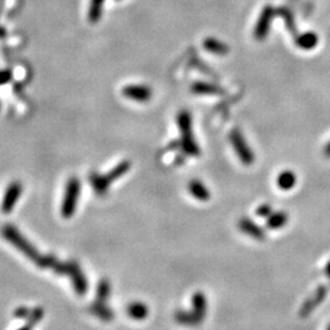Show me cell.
Instances as JSON below:
<instances>
[{"instance_id": "6da1fadb", "label": "cell", "mask_w": 330, "mask_h": 330, "mask_svg": "<svg viewBox=\"0 0 330 330\" xmlns=\"http://www.w3.org/2000/svg\"><path fill=\"white\" fill-rule=\"evenodd\" d=\"M4 236L8 238V241H10L14 246H16L21 252H24L27 257L31 258L33 262L41 268H52L53 270L57 271L58 274H62V275H69L73 281V285L79 295H85L87 292V280H86L85 274L82 273L81 268L77 264L76 262H68V263H60L59 260H57V258L52 256H40L36 248H33L24 237L21 236L18 232V230L14 229L11 226L4 227V231H3Z\"/></svg>"}, {"instance_id": "7a4b0ae2", "label": "cell", "mask_w": 330, "mask_h": 330, "mask_svg": "<svg viewBox=\"0 0 330 330\" xmlns=\"http://www.w3.org/2000/svg\"><path fill=\"white\" fill-rule=\"evenodd\" d=\"M177 125L181 131V141L179 142V147L184 151L185 154L191 157H197L201 153L199 147L197 146L195 137L192 132V119L187 110H182L177 115Z\"/></svg>"}, {"instance_id": "3957f363", "label": "cell", "mask_w": 330, "mask_h": 330, "mask_svg": "<svg viewBox=\"0 0 330 330\" xmlns=\"http://www.w3.org/2000/svg\"><path fill=\"white\" fill-rule=\"evenodd\" d=\"M131 168V163L124 160L120 164H118L113 170H110L109 173L105 174V175H99V174H91L90 175V182L92 185L94 192L99 196H103L108 192V188L109 186L113 184L115 180L123 177L127 171Z\"/></svg>"}, {"instance_id": "277c9868", "label": "cell", "mask_w": 330, "mask_h": 330, "mask_svg": "<svg viewBox=\"0 0 330 330\" xmlns=\"http://www.w3.org/2000/svg\"><path fill=\"white\" fill-rule=\"evenodd\" d=\"M81 191V184L77 177H71L66 184L65 196L62 204V215L64 218H70L75 214L77 207V201Z\"/></svg>"}, {"instance_id": "5b68a950", "label": "cell", "mask_w": 330, "mask_h": 330, "mask_svg": "<svg viewBox=\"0 0 330 330\" xmlns=\"http://www.w3.org/2000/svg\"><path fill=\"white\" fill-rule=\"evenodd\" d=\"M230 142H231L232 148H234L235 153L241 160L243 165H252L254 162V154L252 152L251 147L247 145L245 137H243L242 132L240 130L234 129L230 132Z\"/></svg>"}, {"instance_id": "8992f818", "label": "cell", "mask_w": 330, "mask_h": 330, "mask_svg": "<svg viewBox=\"0 0 330 330\" xmlns=\"http://www.w3.org/2000/svg\"><path fill=\"white\" fill-rule=\"evenodd\" d=\"M328 291H329L328 286H325V285H320V286H318L317 290L313 292V295L303 302V304H302L301 309H299L298 313L299 317L301 318L308 317L313 310L317 308L319 304L323 303L326 295H328Z\"/></svg>"}, {"instance_id": "52a82bcc", "label": "cell", "mask_w": 330, "mask_h": 330, "mask_svg": "<svg viewBox=\"0 0 330 330\" xmlns=\"http://www.w3.org/2000/svg\"><path fill=\"white\" fill-rule=\"evenodd\" d=\"M274 16H275V11L271 7H265L260 13L259 18L254 27V38L258 41H263L268 36L270 31L271 22H273Z\"/></svg>"}, {"instance_id": "ba28073f", "label": "cell", "mask_w": 330, "mask_h": 330, "mask_svg": "<svg viewBox=\"0 0 330 330\" xmlns=\"http://www.w3.org/2000/svg\"><path fill=\"white\" fill-rule=\"evenodd\" d=\"M123 96L126 97L127 99H131V101L145 103L151 99L152 91L151 88L143 85H130L123 90Z\"/></svg>"}, {"instance_id": "9c48e42d", "label": "cell", "mask_w": 330, "mask_h": 330, "mask_svg": "<svg viewBox=\"0 0 330 330\" xmlns=\"http://www.w3.org/2000/svg\"><path fill=\"white\" fill-rule=\"evenodd\" d=\"M238 229L241 232L248 235V236L256 238L258 241H263L265 238V231L260 226H258L254 221L248 218H242L237 223Z\"/></svg>"}, {"instance_id": "30bf717a", "label": "cell", "mask_w": 330, "mask_h": 330, "mask_svg": "<svg viewBox=\"0 0 330 330\" xmlns=\"http://www.w3.org/2000/svg\"><path fill=\"white\" fill-rule=\"evenodd\" d=\"M21 191H22V187L19 182H14V184H11L9 186L7 193H5L4 201H3V206H2L3 212L4 213L11 212V209H13L14 206H15L16 202H18V199H19V197H20V195H21Z\"/></svg>"}, {"instance_id": "8fae6325", "label": "cell", "mask_w": 330, "mask_h": 330, "mask_svg": "<svg viewBox=\"0 0 330 330\" xmlns=\"http://www.w3.org/2000/svg\"><path fill=\"white\" fill-rule=\"evenodd\" d=\"M174 318L179 324L181 325H187V326H195L201 324L204 320L203 317H201L199 314H197L195 310H190V312H186V310H176Z\"/></svg>"}, {"instance_id": "7c38bea8", "label": "cell", "mask_w": 330, "mask_h": 330, "mask_svg": "<svg viewBox=\"0 0 330 330\" xmlns=\"http://www.w3.org/2000/svg\"><path fill=\"white\" fill-rule=\"evenodd\" d=\"M126 313L131 319L143 320L148 317L149 309L143 302H132V303L127 304Z\"/></svg>"}, {"instance_id": "4fadbf2b", "label": "cell", "mask_w": 330, "mask_h": 330, "mask_svg": "<svg viewBox=\"0 0 330 330\" xmlns=\"http://www.w3.org/2000/svg\"><path fill=\"white\" fill-rule=\"evenodd\" d=\"M90 312L103 321H112L114 317H115L114 310L110 309L109 307L105 304V302H94L93 304H91Z\"/></svg>"}, {"instance_id": "5bb4252c", "label": "cell", "mask_w": 330, "mask_h": 330, "mask_svg": "<svg viewBox=\"0 0 330 330\" xmlns=\"http://www.w3.org/2000/svg\"><path fill=\"white\" fill-rule=\"evenodd\" d=\"M188 191H190V193L195 197L196 199H198V201L201 202H206L208 199L210 198V192L209 190L207 188V186L203 184V182H201L199 180H192V181H190V184H188Z\"/></svg>"}, {"instance_id": "9a60e30c", "label": "cell", "mask_w": 330, "mask_h": 330, "mask_svg": "<svg viewBox=\"0 0 330 330\" xmlns=\"http://www.w3.org/2000/svg\"><path fill=\"white\" fill-rule=\"evenodd\" d=\"M318 41H319V38L314 32H304L302 35H298L295 42L298 48L303 49V51H310V49L317 47Z\"/></svg>"}, {"instance_id": "2e32d148", "label": "cell", "mask_w": 330, "mask_h": 330, "mask_svg": "<svg viewBox=\"0 0 330 330\" xmlns=\"http://www.w3.org/2000/svg\"><path fill=\"white\" fill-rule=\"evenodd\" d=\"M296 182H297V177L291 170H284L276 177V185L284 191H289L295 187Z\"/></svg>"}, {"instance_id": "e0dca14e", "label": "cell", "mask_w": 330, "mask_h": 330, "mask_svg": "<svg viewBox=\"0 0 330 330\" xmlns=\"http://www.w3.org/2000/svg\"><path fill=\"white\" fill-rule=\"evenodd\" d=\"M287 221H289V214H287L286 212L280 210V212L271 213V214L269 215L267 220V227L271 230L281 229V227L286 225Z\"/></svg>"}, {"instance_id": "ac0fdd59", "label": "cell", "mask_w": 330, "mask_h": 330, "mask_svg": "<svg viewBox=\"0 0 330 330\" xmlns=\"http://www.w3.org/2000/svg\"><path fill=\"white\" fill-rule=\"evenodd\" d=\"M204 48H206L208 52L213 53V54L215 55H225L226 53L229 52V48H227L226 44L215 40V38H207V40L204 41Z\"/></svg>"}, {"instance_id": "d6986e66", "label": "cell", "mask_w": 330, "mask_h": 330, "mask_svg": "<svg viewBox=\"0 0 330 330\" xmlns=\"http://www.w3.org/2000/svg\"><path fill=\"white\" fill-rule=\"evenodd\" d=\"M192 307L197 314L201 317H206L207 314V298L203 292H196L192 296Z\"/></svg>"}, {"instance_id": "ffe728a7", "label": "cell", "mask_w": 330, "mask_h": 330, "mask_svg": "<svg viewBox=\"0 0 330 330\" xmlns=\"http://www.w3.org/2000/svg\"><path fill=\"white\" fill-rule=\"evenodd\" d=\"M192 91L196 94H221L223 90L219 88L218 86L215 85H210V83H206V82H197L195 85L192 86Z\"/></svg>"}, {"instance_id": "44dd1931", "label": "cell", "mask_w": 330, "mask_h": 330, "mask_svg": "<svg viewBox=\"0 0 330 330\" xmlns=\"http://www.w3.org/2000/svg\"><path fill=\"white\" fill-rule=\"evenodd\" d=\"M104 0H91L90 10H88V18L91 22H96L99 20L102 15V9H103Z\"/></svg>"}, {"instance_id": "7402d4cb", "label": "cell", "mask_w": 330, "mask_h": 330, "mask_svg": "<svg viewBox=\"0 0 330 330\" xmlns=\"http://www.w3.org/2000/svg\"><path fill=\"white\" fill-rule=\"evenodd\" d=\"M110 289H112V286H110L109 280L102 279L98 284V287H97V301L107 302L110 295Z\"/></svg>"}, {"instance_id": "603a6c76", "label": "cell", "mask_w": 330, "mask_h": 330, "mask_svg": "<svg viewBox=\"0 0 330 330\" xmlns=\"http://www.w3.org/2000/svg\"><path fill=\"white\" fill-rule=\"evenodd\" d=\"M279 14H280V15L282 16V18H284V20H285V24H286L287 29H289L291 32H293V31H295V26H293L292 15H291V13H290V11H287L286 9H280V10H279Z\"/></svg>"}, {"instance_id": "cb8c5ba5", "label": "cell", "mask_w": 330, "mask_h": 330, "mask_svg": "<svg viewBox=\"0 0 330 330\" xmlns=\"http://www.w3.org/2000/svg\"><path fill=\"white\" fill-rule=\"evenodd\" d=\"M271 213H273V208H271V206H269V204H262V206L258 207L256 210V214L258 217L262 218H268Z\"/></svg>"}, {"instance_id": "d4e9b609", "label": "cell", "mask_w": 330, "mask_h": 330, "mask_svg": "<svg viewBox=\"0 0 330 330\" xmlns=\"http://www.w3.org/2000/svg\"><path fill=\"white\" fill-rule=\"evenodd\" d=\"M11 79V73L9 70L7 71H0V86L7 83Z\"/></svg>"}, {"instance_id": "484cf974", "label": "cell", "mask_w": 330, "mask_h": 330, "mask_svg": "<svg viewBox=\"0 0 330 330\" xmlns=\"http://www.w3.org/2000/svg\"><path fill=\"white\" fill-rule=\"evenodd\" d=\"M324 273H325V275L328 276V279L330 280V260L326 263L325 267H324Z\"/></svg>"}, {"instance_id": "4316f807", "label": "cell", "mask_w": 330, "mask_h": 330, "mask_svg": "<svg viewBox=\"0 0 330 330\" xmlns=\"http://www.w3.org/2000/svg\"><path fill=\"white\" fill-rule=\"evenodd\" d=\"M324 155L326 158H330V141L328 142V145L324 147Z\"/></svg>"}, {"instance_id": "83f0119b", "label": "cell", "mask_w": 330, "mask_h": 330, "mask_svg": "<svg viewBox=\"0 0 330 330\" xmlns=\"http://www.w3.org/2000/svg\"><path fill=\"white\" fill-rule=\"evenodd\" d=\"M325 330H330V323L328 324V326H326V329Z\"/></svg>"}]
</instances>
